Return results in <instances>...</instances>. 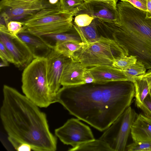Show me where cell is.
I'll return each mask as SVG.
<instances>
[{"instance_id": "obj_8", "label": "cell", "mask_w": 151, "mask_h": 151, "mask_svg": "<svg viewBox=\"0 0 151 151\" xmlns=\"http://www.w3.org/2000/svg\"><path fill=\"white\" fill-rule=\"evenodd\" d=\"M53 5L47 0L27 1L21 0H1L0 12L4 13L9 22H24L40 11Z\"/></svg>"}, {"instance_id": "obj_12", "label": "cell", "mask_w": 151, "mask_h": 151, "mask_svg": "<svg viewBox=\"0 0 151 151\" xmlns=\"http://www.w3.org/2000/svg\"><path fill=\"white\" fill-rule=\"evenodd\" d=\"M87 14L94 19L107 22H116L117 19L116 7L105 2L95 0L84 1L74 16Z\"/></svg>"}, {"instance_id": "obj_18", "label": "cell", "mask_w": 151, "mask_h": 151, "mask_svg": "<svg viewBox=\"0 0 151 151\" xmlns=\"http://www.w3.org/2000/svg\"><path fill=\"white\" fill-rule=\"evenodd\" d=\"M131 81L135 86V104L138 108H140L145 99L150 95L149 86L144 76L133 78Z\"/></svg>"}, {"instance_id": "obj_35", "label": "cell", "mask_w": 151, "mask_h": 151, "mask_svg": "<svg viewBox=\"0 0 151 151\" xmlns=\"http://www.w3.org/2000/svg\"><path fill=\"white\" fill-rule=\"evenodd\" d=\"M84 1L95 0L103 1L109 3L116 7L117 0H83Z\"/></svg>"}, {"instance_id": "obj_34", "label": "cell", "mask_w": 151, "mask_h": 151, "mask_svg": "<svg viewBox=\"0 0 151 151\" xmlns=\"http://www.w3.org/2000/svg\"><path fill=\"white\" fill-rule=\"evenodd\" d=\"M146 18L151 19V0H147Z\"/></svg>"}, {"instance_id": "obj_17", "label": "cell", "mask_w": 151, "mask_h": 151, "mask_svg": "<svg viewBox=\"0 0 151 151\" xmlns=\"http://www.w3.org/2000/svg\"><path fill=\"white\" fill-rule=\"evenodd\" d=\"M73 27L84 45L94 43L99 40L100 37L95 19L88 26L79 27L73 25Z\"/></svg>"}, {"instance_id": "obj_28", "label": "cell", "mask_w": 151, "mask_h": 151, "mask_svg": "<svg viewBox=\"0 0 151 151\" xmlns=\"http://www.w3.org/2000/svg\"><path fill=\"white\" fill-rule=\"evenodd\" d=\"M23 27L22 22L16 21H10L7 25L9 32L14 35H17L21 32L22 31Z\"/></svg>"}, {"instance_id": "obj_38", "label": "cell", "mask_w": 151, "mask_h": 151, "mask_svg": "<svg viewBox=\"0 0 151 151\" xmlns=\"http://www.w3.org/2000/svg\"><path fill=\"white\" fill-rule=\"evenodd\" d=\"M23 1H33L38 0H21Z\"/></svg>"}, {"instance_id": "obj_3", "label": "cell", "mask_w": 151, "mask_h": 151, "mask_svg": "<svg viewBox=\"0 0 151 151\" xmlns=\"http://www.w3.org/2000/svg\"><path fill=\"white\" fill-rule=\"evenodd\" d=\"M116 9V21L104 23L107 34L120 44L127 56H136L147 70L151 69V19L146 18V12L128 2H119Z\"/></svg>"}, {"instance_id": "obj_22", "label": "cell", "mask_w": 151, "mask_h": 151, "mask_svg": "<svg viewBox=\"0 0 151 151\" xmlns=\"http://www.w3.org/2000/svg\"><path fill=\"white\" fill-rule=\"evenodd\" d=\"M146 70L145 65L137 60L135 63L129 66L123 71L129 80L131 81L133 78L144 76Z\"/></svg>"}, {"instance_id": "obj_5", "label": "cell", "mask_w": 151, "mask_h": 151, "mask_svg": "<svg viewBox=\"0 0 151 151\" xmlns=\"http://www.w3.org/2000/svg\"><path fill=\"white\" fill-rule=\"evenodd\" d=\"M74 16L73 14L61 11L58 2L40 11L23 22L21 32L39 36L68 32L73 27Z\"/></svg>"}, {"instance_id": "obj_10", "label": "cell", "mask_w": 151, "mask_h": 151, "mask_svg": "<svg viewBox=\"0 0 151 151\" xmlns=\"http://www.w3.org/2000/svg\"><path fill=\"white\" fill-rule=\"evenodd\" d=\"M0 41L12 55L14 64L20 69H24L34 59L26 44L17 35L11 34L7 29L0 30Z\"/></svg>"}, {"instance_id": "obj_36", "label": "cell", "mask_w": 151, "mask_h": 151, "mask_svg": "<svg viewBox=\"0 0 151 151\" xmlns=\"http://www.w3.org/2000/svg\"><path fill=\"white\" fill-rule=\"evenodd\" d=\"M0 66L1 67H5L8 66L9 65V62L4 57L0 56Z\"/></svg>"}, {"instance_id": "obj_25", "label": "cell", "mask_w": 151, "mask_h": 151, "mask_svg": "<svg viewBox=\"0 0 151 151\" xmlns=\"http://www.w3.org/2000/svg\"><path fill=\"white\" fill-rule=\"evenodd\" d=\"M126 151H151V142H135L127 145Z\"/></svg>"}, {"instance_id": "obj_20", "label": "cell", "mask_w": 151, "mask_h": 151, "mask_svg": "<svg viewBox=\"0 0 151 151\" xmlns=\"http://www.w3.org/2000/svg\"><path fill=\"white\" fill-rule=\"evenodd\" d=\"M68 151H112L105 142L99 139H94L72 147L69 149Z\"/></svg>"}, {"instance_id": "obj_31", "label": "cell", "mask_w": 151, "mask_h": 151, "mask_svg": "<svg viewBox=\"0 0 151 151\" xmlns=\"http://www.w3.org/2000/svg\"><path fill=\"white\" fill-rule=\"evenodd\" d=\"M126 2L138 9L147 11V0H126Z\"/></svg>"}, {"instance_id": "obj_16", "label": "cell", "mask_w": 151, "mask_h": 151, "mask_svg": "<svg viewBox=\"0 0 151 151\" xmlns=\"http://www.w3.org/2000/svg\"><path fill=\"white\" fill-rule=\"evenodd\" d=\"M31 50L34 58H46L52 49L40 36L26 32L17 35Z\"/></svg>"}, {"instance_id": "obj_33", "label": "cell", "mask_w": 151, "mask_h": 151, "mask_svg": "<svg viewBox=\"0 0 151 151\" xmlns=\"http://www.w3.org/2000/svg\"><path fill=\"white\" fill-rule=\"evenodd\" d=\"M148 70L144 76L147 82L150 92V96L151 97V69Z\"/></svg>"}, {"instance_id": "obj_32", "label": "cell", "mask_w": 151, "mask_h": 151, "mask_svg": "<svg viewBox=\"0 0 151 151\" xmlns=\"http://www.w3.org/2000/svg\"><path fill=\"white\" fill-rule=\"evenodd\" d=\"M83 77L86 84L94 83L95 82L93 77L87 68L84 72Z\"/></svg>"}, {"instance_id": "obj_19", "label": "cell", "mask_w": 151, "mask_h": 151, "mask_svg": "<svg viewBox=\"0 0 151 151\" xmlns=\"http://www.w3.org/2000/svg\"><path fill=\"white\" fill-rule=\"evenodd\" d=\"M67 32L40 37L52 49H54L58 45L65 42L70 41L82 42L79 36Z\"/></svg>"}, {"instance_id": "obj_13", "label": "cell", "mask_w": 151, "mask_h": 151, "mask_svg": "<svg viewBox=\"0 0 151 151\" xmlns=\"http://www.w3.org/2000/svg\"><path fill=\"white\" fill-rule=\"evenodd\" d=\"M87 68L73 58L67 63L63 70L60 81L63 86H75L85 84L83 75Z\"/></svg>"}, {"instance_id": "obj_27", "label": "cell", "mask_w": 151, "mask_h": 151, "mask_svg": "<svg viewBox=\"0 0 151 151\" xmlns=\"http://www.w3.org/2000/svg\"><path fill=\"white\" fill-rule=\"evenodd\" d=\"M8 139L13 147L18 151H30L32 148L28 144L22 142L13 137L8 136Z\"/></svg>"}, {"instance_id": "obj_6", "label": "cell", "mask_w": 151, "mask_h": 151, "mask_svg": "<svg viewBox=\"0 0 151 151\" xmlns=\"http://www.w3.org/2000/svg\"><path fill=\"white\" fill-rule=\"evenodd\" d=\"M127 53L118 42L114 39L101 35L99 40L88 45H84L76 52L73 58L85 67L112 65L116 60Z\"/></svg>"}, {"instance_id": "obj_26", "label": "cell", "mask_w": 151, "mask_h": 151, "mask_svg": "<svg viewBox=\"0 0 151 151\" xmlns=\"http://www.w3.org/2000/svg\"><path fill=\"white\" fill-rule=\"evenodd\" d=\"M74 16L75 25L79 27H84L89 25L94 19L86 14H79Z\"/></svg>"}, {"instance_id": "obj_21", "label": "cell", "mask_w": 151, "mask_h": 151, "mask_svg": "<svg viewBox=\"0 0 151 151\" xmlns=\"http://www.w3.org/2000/svg\"><path fill=\"white\" fill-rule=\"evenodd\" d=\"M84 45L82 42L70 41L64 42L56 45L54 48L59 53L68 58H73L75 53Z\"/></svg>"}, {"instance_id": "obj_24", "label": "cell", "mask_w": 151, "mask_h": 151, "mask_svg": "<svg viewBox=\"0 0 151 151\" xmlns=\"http://www.w3.org/2000/svg\"><path fill=\"white\" fill-rule=\"evenodd\" d=\"M137 61V59L135 56L125 55L114 60L112 65L123 70L129 66L135 63Z\"/></svg>"}, {"instance_id": "obj_15", "label": "cell", "mask_w": 151, "mask_h": 151, "mask_svg": "<svg viewBox=\"0 0 151 151\" xmlns=\"http://www.w3.org/2000/svg\"><path fill=\"white\" fill-rule=\"evenodd\" d=\"M131 134L134 142H151V117L138 114L132 126Z\"/></svg>"}, {"instance_id": "obj_37", "label": "cell", "mask_w": 151, "mask_h": 151, "mask_svg": "<svg viewBox=\"0 0 151 151\" xmlns=\"http://www.w3.org/2000/svg\"><path fill=\"white\" fill-rule=\"evenodd\" d=\"M48 1L49 3L52 5L56 4L58 2V0H48Z\"/></svg>"}, {"instance_id": "obj_9", "label": "cell", "mask_w": 151, "mask_h": 151, "mask_svg": "<svg viewBox=\"0 0 151 151\" xmlns=\"http://www.w3.org/2000/svg\"><path fill=\"white\" fill-rule=\"evenodd\" d=\"M79 120L68 119L63 126L55 129V136L64 144L72 147L95 139L90 127Z\"/></svg>"}, {"instance_id": "obj_30", "label": "cell", "mask_w": 151, "mask_h": 151, "mask_svg": "<svg viewBox=\"0 0 151 151\" xmlns=\"http://www.w3.org/2000/svg\"><path fill=\"white\" fill-rule=\"evenodd\" d=\"M0 56L6 60L9 63L14 64L13 58L7 48L0 41Z\"/></svg>"}, {"instance_id": "obj_7", "label": "cell", "mask_w": 151, "mask_h": 151, "mask_svg": "<svg viewBox=\"0 0 151 151\" xmlns=\"http://www.w3.org/2000/svg\"><path fill=\"white\" fill-rule=\"evenodd\" d=\"M138 114L130 106L105 131L99 138L112 151H124L131 127Z\"/></svg>"}, {"instance_id": "obj_11", "label": "cell", "mask_w": 151, "mask_h": 151, "mask_svg": "<svg viewBox=\"0 0 151 151\" xmlns=\"http://www.w3.org/2000/svg\"><path fill=\"white\" fill-rule=\"evenodd\" d=\"M46 58L49 87L51 94L55 99L56 94L60 88L63 70L71 58L65 56L52 49Z\"/></svg>"}, {"instance_id": "obj_2", "label": "cell", "mask_w": 151, "mask_h": 151, "mask_svg": "<svg viewBox=\"0 0 151 151\" xmlns=\"http://www.w3.org/2000/svg\"><path fill=\"white\" fill-rule=\"evenodd\" d=\"M0 116L8 136L28 144L32 150L55 151L57 138L50 132L45 114L15 88L4 85Z\"/></svg>"}, {"instance_id": "obj_1", "label": "cell", "mask_w": 151, "mask_h": 151, "mask_svg": "<svg viewBox=\"0 0 151 151\" xmlns=\"http://www.w3.org/2000/svg\"><path fill=\"white\" fill-rule=\"evenodd\" d=\"M135 91L130 80L63 86L56 94L55 102L70 114L102 132L130 106Z\"/></svg>"}, {"instance_id": "obj_23", "label": "cell", "mask_w": 151, "mask_h": 151, "mask_svg": "<svg viewBox=\"0 0 151 151\" xmlns=\"http://www.w3.org/2000/svg\"><path fill=\"white\" fill-rule=\"evenodd\" d=\"M83 0H60L59 7L63 12L74 14L84 3Z\"/></svg>"}, {"instance_id": "obj_39", "label": "cell", "mask_w": 151, "mask_h": 151, "mask_svg": "<svg viewBox=\"0 0 151 151\" xmlns=\"http://www.w3.org/2000/svg\"><path fill=\"white\" fill-rule=\"evenodd\" d=\"M122 1H126V0H120Z\"/></svg>"}, {"instance_id": "obj_4", "label": "cell", "mask_w": 151, "mask_h": 151, "mask_svg": "<svg viewBox=\"0 0 151 151\" xmlns=\"http://www.w3.org/2000/svg\"><path fill=\"white\" fill-rule=\"evenodd\" d=\"M22 82L24 95L40 108L55 103L49 87L46 58H34L24 69Z\"/></svg>"}, {"instance_id": "obj_14", "label": "cell", "mask_w": 151, "mask_h": 151, "mask_svg": "<svg viewBox=\"0 0 151 151\" xmlns=\"http://www.w3.org/2000/svg\"><path fill=\"white\" fill-rule=\"evenodd\" d=\"M97 84L130 80L122 70L111 65H99L87 68Z\"/></svg>"}, {"instance_id": "obj_29", "label": "cell", "mask_w": 151, "mask_h": 151, "mask_svg": "<svg viewBox=\"0 0 151 151\" xmlns=\"http://www.w3.org/2000/svg\"><path fill=\"white\" fill-rule=\"evenodd\" d=\"M140 109L145 115L151 117V97L150 95L145 99Z\"/></svg>"}]
</instances>
